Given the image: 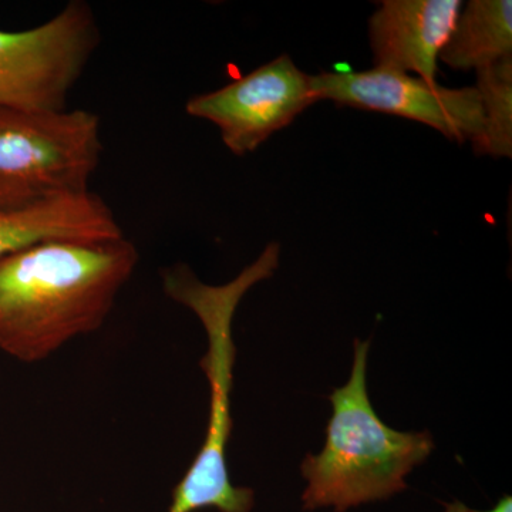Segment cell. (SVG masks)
Wrapping results in <instances>:
<instances>
[{
    "instance_id": "1",
    "label": "cell",
    "mask_w": 512,
    "mask_h": 512,
    "mask_svg": "<svg viewBox=\"0 0 512 512\" xmlns=\"http://www.w3.org/2000/svg\"><path fill=\"white\" fill-rule=\"evenodd\" d=\"M140 254L126 238L50 239L0 258V350L39 363L99 330Z\"/></svg>"
},
{
    "instance_id": "2",
    "label": "cell",
    "mask_w": 512,
    "mask_h": 512,
    "mask_svg": "<svg viewBox=\"0 0 512 512\" xmlns=\"http://www.w3.org/2000/svg\"><path fill=\"white\" fill-rule=\"evenodd\" d=\"M281 258V245H266L258 259L228 284L201 282L188 266L177 265L163 272L165 295L195 313L207 333L208 348L200 366L210 387L207 433L197 456L174 488L167 512H252L255 491L232 483L228 471V444L234 421L232 387L237 346L232 323L239 303L249 289L274 276Z\"/></svg>"
},
{
    "instance_id": "3",
    "label": "cell",
    "mask_w": 512,
    "mask_h": 512,
    "mask_svg": "<svg viewBox=\"0 0 512 512\" xmlns=\"http://www.w3.org/2000/svg\"><path fill=\"white\" fill-rule=\"evenodd\" d=\"M348 383L333 390V413L319 454H306L301 464L306 488L305 511L332 508L348 512L403 493L406 478L434 450L430 431H399L377 416L367 392L370 340L353 342Z\"/></svg>"
},
{
    "instance_id": "4",
    "label": "cell",
    "mask_w": 512,
    "mask_h": 512,
    "mask_svg": "<svg viewBox=\"0 0 512 512\" xmlns=\"http://www.w3.org/2000/svg\"><path fill=\"white\" fill-rule=\"evenodd\" d=\"M101 153L92 111L0 109V211L87 194Z\"/></svg>"
},
{
    "instance_id": "5",
    "label": "cell",
    "mask_w": 512,
    "mask_h": 512,
    "mask_svg": "<svg viewBox=\"0 0 512 512\" xmlns=\"http://www.w3.org/2000/svg\"><path fill=\"white\" fill-rule=\"evenodd\" d=\"M99 43L96 16L83 0L35 28L0 29V109L66 110Z\"/></svg>"
},
{
    "instance_id": "6",
    "label": "cell",
    "mask_w": 512,
    "mask_h": 512,
    "mask_svg": "<svg viewBox=\"0 0 512 512\" xmlns=\"http://www.w3.org/2000/svg\"><path fill=\"white\" fill-rule=\"evenodd\" d=\"M312 83L318 100L417 121L448 140L468 141L480 154L484 113L476 86L448 89L413 74L379 67L366 72L320 73L312 76Z\"/></svg>"
},
{
    "instance_id": "7",
    "label": "cell",
    "mask_w": 512,
    "mask_h": 512,
    "mask_svg": "<svg viewBox=\"0 0 512 512\" xmlns=\"http://www.w3.org/2000/svg\"><path fill=\"white\" fill-rule=\"evenodd\" d=\"M316 101L312 76L282 55L215 92L191 97L185 111L214 123L228 150L247 156Z\"/></svg>"
},
{
    "instance_id": "8",
    "label": "cell",
    "mask_w": 512,
    "mask_h": 512,
    "mask_svg": "<svg viewBox=\"0 0 512 512\" xmlns=\"http://www.w3.org/2000/svg\"><path fill=\"white\" fill-rule=\"evenodd\" d=\"M461 9L460 0H384L369 19L375 67L437 83L440 55Z\"/></svg>"
},
{
    "instance_id": "9",
    "label": "cell",
    "mask_w": 512,
    "mask_h": 512,
    "mask_svg": "<svg viewBox=\"0 0 512 512\" xmlns=\"http://www.w3.org/2000/svg\"><path fill=\"white\" fill-rule=\"evenodd\" d=\"M123 229L103 198L93 192L60 198L23 211H0V258L50 241H114Z\"/></svg>"
},
{
    "instance_id": "10",
    "label": "cell",
    "mask_w": 512,
    "mask_h": 512,
    "mask_svg": "<svg viewBox=\"0 0 512 512\" xmlns=\"http://www.w3.org/2000/svg\"><path fill=\"white\" fill-rule=\"evenodd\" d=\"M512 57L511 0H471L463 6L440 60L456 70H478Z\"/></svg>"
},
{
    "instance_id": "11",
    "label": "cell",
    "mask_w": 512,
    "mask_h": 512,
    "mask_svg": "<svg viewBox=\"0 0 512 512\" xmlns=\"http://www.w3.org/2000/svg\"><path fill=\"white\" fill-rule=\"evenodd\" d=\"M484 113L480 156H512V57L477 72Z\"/></svg>"
},
{
    "instance_id": "12",
    "label": "cell",
    "mask_w": 512,
    "mask_h": 512,
    "mask_svg": "<svg viewBox=\"0 0 512 512\" xmlns=\"http://www.w3.org/2000/svg\"><path fill=\"white\" fill-rule=\"evenodd\" d=\"M478 512H512V498L510 495H504L491 510Z\"/></svg>"
},
{
    "instance_id": "13",
    "label": "cell",
    "mask_w": 512,
    "mask_h": 512,
    "mask_svg": "<svg viewBox=\"0 0 512 512\" xmlns=\"http://www.w3.org/2000/svg\"><path fill=\"white\" fill-rule=\"evenodd\" d=\"M444 512H478L476 510H471L468 508L466 504L460 503V501H453L451 504H446V508H444Z\"/></svg>"
}]
</instances>
